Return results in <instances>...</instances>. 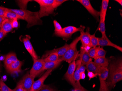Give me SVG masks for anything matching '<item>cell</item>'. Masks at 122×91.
<instances>
[{"mask_svg":"<svg viewBox=\"0 0 122 91\" xmlns=\"http://www.w3.org/2000/svg\"><path fill=\"white\" fill-rule=\"evenodd\" d=\"M109 0H102V5H101V11L100 12L99 17L101 18L104 21L106 19V14L109 5Z\"/></svg>","mask_w":122,"mask_h":91,"instance_id":"d6986e66","label":"cell"},{"mask_svg":"<svg viewBox=\"0 0 122 91\" xmlns=\"http://www.w3.org/2000/svg\"><path fill=\"white\" fill-rule=\"evenodd\" d=\"M80 33V41L81 43V47H83L86 45H90V37L91 35L90 33L89 28H87L86 32H85L84 31H82Z\"/></svg>","mask_w":122,"mask_h":91,"instance_id":"7c38bea8","label":"cell"},{"mask_svg":"<svg viewBox=\"0 0 122 91\" xmlns=\"http://www.w3.org/2000/svg\"><path fill=\"white\" fill-rule=\"evenodd\" d=\"M52 71V70H47V71L41 77V78L38 79L37 80L35 81L33 83L30 91H38L41 89L44 85V82Z\"/></svg>","mask_w":122,"mask_h":91,"instance_id":"ba28073f","label":"cell"},{"mask_svg":"<svg viewBox=\"0 0 122 91\" xmlns=\"http://www.w3.org/2000/svg\"><path fill=\"white\" fill-rule=\"evenodd\" d=\"M98 47L92 48L87 53L88 55L91 58L95 59L96 54L97 50Z\"/></svg>","mask_w":122,"mask_h":91,"instance_id":"d6a6232c","label":"cell"},{"mask_svg":"<svg viewBox=\"0 0 122 91\" xmlns=\"http://www.w3.org/2000/svg\"><path fill=\"white\" fill-rule=\"evenodd\" d=\"M79 57L81 63L84 65H86L89 62L92 61V58L88 55L87 53L81 47V48Z\"/></svg>","mask_w":122,"mask_h":91,"instance_id":"9a60e30c","label":"cell"},{"mask_svg":"<svg viewBox=\"0 0 122 91\" xmlns=\"http://www.w3.org/2000/svg\"><path fill=\"white\" fill-rule=\"evenodd\" d=\"M98 74H95L92 72H88L87 76L88 78H89V80L92 79L98 76Z\"/></svg>","mask_w":122,"mask_h":91,"instance_id":"f35d334b","label":"cell"},{"mask_svg":"<svg viewBox=\"0 0 122 91\" xmlns=\"http://www.w3.org/2000/svg\"><path fill=\"white\" fill-rule=\"evenodd\" d=\"M6 34V33H5L2 30L1 28H0V41L5 37Z\"/></svg>","mask_w":122,"mask_h":91,"instance_id":"60d3db41","label":"cell"},{"mask_svg":"<svg viewBox=\"0 0 122 91\" xmlns=\"http://www.w3.org/2000/svg\"><path fill=\"white\" fill-rule=\"evenodd\" d=\"M10 9L27 22V27L28 28L42 24V20L40 18L38 12H32L26 10Z\"/></svg>","mask_w":122,"mask_h":91,"instance_id":"7a4b0ae2","label":"cell"},{"mask_svg":"<svg viewBox=\"0 0 122 91\" xmlns=\"http://www.w3.org/2000/svg\"><path fill=\"white\" fill-rule=\"evenodd\" d=\"M26 39L27 44L28 45L29 48V54L31 55L33 58L35 59H38V56L37 55L36 53L35 52L34 48H33V46L31 43L29 36L27 35H26Z\"/></svg>","mask_w":122,"mask_h":91,"instance_id":"cb8c5ba5","label":"cell"},{"mask_svg":"<svg viewBox=\"0 0 122 91\" xmlns=\"http://www.w3.org/2000/svg\"><path fill=\"white\" fill-rule=\"evenodd\" d=\"M86 74L85 72L80 73V79H84L85 78Z\"/></svg>","mask_w":122,"mask_h":91,"instance_id":"ee69618b","label":"cell"},{"mask_svg":"<svg viewBox=\"0 0 122 91\" xmlns=\"http://www.w3.org/2000/svg\"><path fill=\"white\" fill-rule=\"evenodd\" d=\"M99 81L100 82V86L99 91H110L106 83V81Z\"/></svg>","mask_w":122,"mask_h":91,"instance_id":"4dcf8cb0","label":"cell"},{"mask_svg":"<svg viewBox=\"0 0 122 91\" xmlns=\"http://www.w3.org/2000/svg\"><path fill=\"white\" fill-rule=\"evenodd\" d=\"M6 9L7 8L0 6V16L5 17V13Z\"/></svg>","mask_w":122,"mask_h":91,"instance_id":"ab89813d","label":"cell"},{"mask_svg":"<svg viewBox=\"0 0 122 91\" xmlns=\"http://www.w3.org/2000/svg\"><path fill=\"white\" fill-rule=\"evenodd\" d=\"M53 24L55 27V34L56 36H57L62 32L63 28L61 26L60 24L56 20L53 21Z\"/></svg>","mask_w":122,"mask_h":91,"instance_id":"f1b7e54d","label":"cell"},{"mask_svg":"<svg viewBox=\"0 0 122 91\" xmlns=\"http://www.w3.org/2000/svg\"><path fill=\"white\" fill-rule=\"evenodd\" d=\"M76 62V69L74 73V78L75 81L76 82H80V72L79 68L81 64V60L80 59L77 60L75 61Z\"/></svg>","mask_w":122,"mask_h":91,"instance_id":"d4e9b609","label":"cell"},{"mask_svg":"<svg viewBox=\"0 0 122 91\" xmlns=\"http://www.w3.org/2000/svg\"><path fill=\"white\" fill-rule=\"evenodd\" d=\"M33 64L29 73L31 76L35 78L43 71L42 69L45 62L43 58L41 59L33 58Z\"/></svg>","mask_w":122,"mask_h":91,"instance_id":"8992f818","label":"cell"},{"mask_svg":"<svg viewBox=\"0 0 122 91\" xmlns=\"http://www.w3.org/2000/svg\"><path fill=\"white\" fill-rule=\"evenodd\" d=\"M80 39L81 36L80 35L72 42L69 45V48L64 55L60 57V60L62 62L65 61L69 63L75 61L79 55V52L77 49V45L78 42L80 41Z\"/></svg>","mask_w":122,"mask_h":91,"instance_id":"3957f363","label":"cell"},{"mask_svg":"<svg viewBox=\"0 0 122 91\" xmlns=\"http://www.w3.org/2000/svg\"><path fill=\"white\" fill-rule=\"evenodd\" d=\"M66 1H67V0H54L52 4L53 7L55 9L59 6L60 5H61L62 3Z\"/></svg>","mask_w":122,"mask_h":91,"instance_id":"836d02e7","label":"cell"},{"mask_svg":"<svg viewBox=\"0 0 122 91\" xmlns=\"http://www.w3.org/2000/svg\"><path fill=\"white\" fill-rule=\"evenodd\" d=\"M0 91H13V90L10 88L3 81L0 79Z\"/></svg>","mask_w":122,"mask_h":91,"instance_id":"1f68e13d","label":"cell"},{"mask_svg":"<svg viewBox=\"0 0 122 91\" xmlns=\"http://www.w3.org/2000/svg\"><path fill=\"white\" fill-rule=\"evenodd\" d=\"M98 30L102 34V37H107L106 35V27H105V21H104L101 18H99V24L98 27Z\"/></svg>","mask_w":122,"mask_h":91,"instance_id":"484cf974","label":"cell"},{"mask_svg":"<svg viewBox=\"0 0 122 91\" xmlns=\"http://www.w3.org/2000/svg\"><path fill=\"white\" fill-rule=\"evenodd\" d=\"M22 65V62L20 60L17 61L12 63L9 67L6 68L7 72L10 74L20 72L21 66Z\"/></svg>","mask_w":122,"mask_h":91,"instance_id":"5bb4252c","label":"cell"},{"mask_svg":"<svg viewBox=\"0 0 122 91\" xmlns=\"http://www.w3.org/2000/svg\"><path fill=\"white\" fill-rule=\"evenodd\" d=\"M94 62L100 67H107L109 64V60L106 57L96 59H94Z\"/></svg>","mask_w":122,"mask_h":91,"instance_id":"603a6c76","label":"cell"},{"mask_svg":"<svg viewBox=\"0 0 122 91\" xmlns=\"http://www.w3.org/2000/svg\"><path fill=\"white\" fill-rule=\"evenodd\" d=\"M75 61H73L69 64L67 71L64 75V78L73 87L76 85V82L74 79V73L76 69Z\"/></svg>","mask_w":122,"mask_h":91,"instance_id":"52a82bcc","label":"cell"},{"mask_svg":"<svg viewBox=\"0 0 122 91\" xmlns=\"http://www.w3.org/2000/svg\"><path fill=\"white\" fill-rule=\"evenodd\" d=\"M99 38L95 36V34L91 35L90 37V45L92 48L97 47L98 44Z\"/></svg>","mask_w":122,"mask_h":91,"instance_id":"f546056e","label":"cell"},{"mask_svg":"<svg viewBox=\"0 0 122 91\" xmlns=\"http://www.w3.org/2000/svg\"><path fill=\"white\" fill-rule=\"evenodd\" d=\"M107 52L104 50L102 48L98 47L97 50L96 54L94 59L98 58H104L105 57Z\"/></svg>","mask_w":122,"mask_h":91,"instance_id":"83f0119b","label":"cell"},{"mask_svg":"<svg viewBox=\"0 0 122 91\" xmlns=\"http://www.w3.org/2000/svg\"></svg>","mask_w":122,"mask_h":91,"instance_id":"7dc6e473","label":"cell"},{"mask_svg":"<svg viewBox=\"0 0 122 91\" xmlns=\"http://www.w3.org/2000/svg\"><path fill=\"white\" fill-rule=\"evenodd\" d=\"M74 88V91H88L81 86L80 82H76V85Z\"/></svg>","mask_w":122,"mask_h":91,"instance_id":"e575fe53","label":"cell"},{"mask_svg":"<svg viewBox=\"0 0 122 91\" xmlns=\"http://www.w3.org/2000/svg\"><path fill=\"white\" fill-rule=\"evenodd\" d=\"M60 57L56 53H53L49 54L45 58H43L45 62H56L59 59Z\"/></svg>","mask_w":122,"mask_h":91,"instance_id":"4316f807","label":"cell"},{"mask_svg":"<svg viewBox=\"0 0 122 91\" xmlns=\"http://www.w3.org/2000/svg\"><path fill=\"white\" fill-rule=\"evenodd\" d=\"M85 29V27L83 26H81L79 28L73 26H68L63 28L62 32L57 36L68 39L70 38L75 33L84 31Z\"/></svg>","mask_w":122,"mask_h":91,"instance_id":"5b68a950","label":"cell"},{"mask_svg":"<svg viewBox=\"0 0 122 91\" xmlns=\"http://www.w3.org/2000/svg\"><path fill=\"white\" fill-rule=\"evenodd\" d=\"M115 1L118 3L119 4L122 6V0H115Z\"/></svg>","mask_w":122,"mask_h":91,"instance_id":"bcb514c9","label":"cell"},{"mask_svg":"<svg viewBox=\"0 0 122 91\" xmlns=\"http://www.w3.org/2000/svg\"><path fill=\"white\" fill-rule=\"evenodd\" d=\"M23 42L24 44L25 47L26 48V50L27 51V52H29V48L28 45L27 44V42L26 40V38H24L23 39Z\"/></svg>","mask_w":122,"mask_h":91,"instance_id":"b9f144b4","label":"cell"},{"mask_svg":"<svg viewBox=\"0 0 122 91\" xmlns=\"http://www.w3.org/2000/svg\"><path fill=\"white\" fill-rule=\"evenodd\" d=\"M11 24V20L5 18L3 22L1 25V29L5 33L10 32L13 30Z\"/></svg>","mask_w":122,"mask_h":91,"instance_id":"ac0fdd59","label":"cell"},{"mask_svg":"<svg viewBox=\"0 0 122 91\" xmlns=\"http://www.w3.org/2000/svg\"><path fill=\"white\" fill-rule=\"evenodd\" d=\"M69 47V44L66 43L64 46L59 48L54 49L52 50L49 51L46 53L45 55H44L42 57V58H44L46 57L49 54L51 53H56L59 55L60 57H62L64 55L66 51L68 49Z\"/></svg>","mask_w":122,"mask_h":91,"instance_id":"4fadbf2b","label":"cell"},{"mask_svg":"<svg viewBox=\"0 0 122 91\" xmlns=\"http://www.w3.org/2000/svg\"></svg>","mask_w":122,"mask_h":91,"instance_id":"681fc988","label":"cell"},{"mask_svg":"<svg viewBox=\"0 0 122 91\" xmlns=\"http://www.w3.org/2000/svg\"><path fill=\"white\" fill-rule=\"evenodd\" d=\"M5 19V17L0 16V28H1V25H2V23Z\"/></svg>","mask_w":122,"mask_h":91,"instance_id":"f6af8a7d","label":"cell"},{"mask_svg":"<svg viewBox=\"0 0 122 91\" xmlns=\"http://www.w3.org/2000/svg\"><path fill=\"white\" fill-rule=\"evenodd\" d=\"M11 24H12L13 29L18 28L19 24L17 19H14L11 20Z\"/></svg>","mask_w":122,"mask_h":91,"instance_id":"74e56055","label":"cell"},{"mask_svg":"<svg viewBox=\"0 0 122 91\" xmlns=\"http://www.w3.org/2000/svg\"><path fill=\"white\" fill-rule=\"evenodd\" d=\"M5 17L7 19L10 20H13L14 19H23V18L21 16L16 14L15 13L11 11L10 9L7 8L6 10L5 13Z\"/></svg>","mask_w":122,"mask_h":91,"instance_id":"44dd1931","label":"cell"},{"mask_svg":"<svg viewBox=\"0 0 122 91\" xmlns=\"http://www.w3.org/2000/svg\"><path fill=\"white\" fill-rule=\"evenodd\" d=\"M35 1L39 4L40 10L38 13L40 18L53 13L55 10L52 7L54 0H35Z\"/></svg>","mask_w":122,"mask_h":91,"instance_id":"277c9868","label":"cell"},{"mask_svg":"<svg viewBox=\"0 0 122 91\" xmlns=\"http://www.w3.org/2000/svg\"><path fill=\"white\" fill-rule=\"evenodd\" d=\"M62 61L59 59L58 61L56 62H45L44 64L42 71L48 70H52L56 69L61 64Z\"/></svg>","mask_w":122,"mask_h":91,"instance_id":"e0dca14e","label":"cell"},{"mask_svg":"<svg viewBox=\"0 0 122 91\" xmlns=\"http://www.w3.org/2000/svg\"><path fill=\"white\" fill-rule=\"evenodd\" d=\"M98 46L102 47L105 46H111L117 49L121 52H122V48L110 41L107 37L106 38H99Z\"/></svg>","mask_w":122,"mask_h":91,"instance_id":"8fae6325","label":"cell"},{"mask_svg":"<svg viewBox=\"0 0 122 91\" xmlns=\"http://www.w3.org/2000/svg\"><path fill=\"white\" fill-rule=\"evenodd\" d=\"M76 1L81 3L97 21H99L100 12L97 11L92 7L89 0H77Z\"/></svg>","mask_w":122,"mask_h":91,"instance_id":"30bf717a","label":"cell"},{"mask_svg":"<svg viewBox=\"0 0 122 91\" xmlns=\"http://www.w3.org/2000/svg\"><path fill=\"white\" fill-rule=\"evenodd\" d=\"M86 69V66L84 65H83V64L81 63V66H80V68H79V72H80V73L85 72Z\"/></svg>","mask_w":122,"mask_h":91,"instance_id":"7bdbcfd3","label":"cell"},{"mask_svg":"<svg viewBox=\"0 0 122 91\" xmlns=\"http://www.w3.org/2000/svg\"><path fill=\"white\" fill-rule=\"evenodd\" d=\"M18 60V59L15 53H11L7 55L4 61V64L5 68L9 67L10 65L15 62Z\"/></svg>","mask_w":122,"mask_h":91,"instance_id":"2e32d148","label":"cell"},{"mask_svg":"<svg viewBox=\"0 0 122 91\" xmlns=\"http://www.w3.org/2000/svg\"><path fill=\"white\" fill-rule=\"evenodd\" d=\"M101 67L92 61L89 62L86 65V69L87 72H92L95 74H98Z\"/></svg>","mask_w":122,"mask_h":91,"instance_id":"ffe728a7","label":"cell"},{"mask_svg":"<svg viewBox=\"0 0 122 91\" xmlns=\"http://www.w3.org/2000/svg\"><path fill=\"white\" fill-rule=\"evenodd\" d=\"M38 91H57V90L47 85H44L43 87Z\"/></svg>","mask_w":122,"mask_h":91,"instance_id":"d590c367","label":"cell"},{"mask_svg":"<svg viewBox=\"0 0 122 91\" xmlns=\"http://www.w3.org/2000/svg\"><path fill=\"white\" fill-rule=\"evenodd\" d=\"M13 91H26L22 87L20 82L18 83L17 86L15 89L13 90Z\"/></svg>","mask_w":122,"mask_h":91,"instance_id":"8d00e7d4","label":"cell"},{"mask_svg":"<svg viewBox=\"0 0 122 91\" xmlns=\"http://www.w3.org/2000/svg\"><path fill=\"white\" fill-rule=\"evenodd\" d=\"M109 74V70L107 67H101L98 72L99 80L106 81Z\"/></svg>","mask_w":122,"mask_h":91,"instance_id":"7402d4cb","label":"cell"},{"mask_svg":"<svg viewBox=\"0 0 122 91\" xmlns=\"http://www.w3.org/2000/svg\"></svg>","mask_w":122,"mask_h":91,"instance_id":"c3c4849f","label":"cell"},{"mask_svg":"<svg viewBox=\"0 0 122 91\" xmlns=\"http://www.w3.org/2000/svg\"><path fill=\"white\" fill-rule=\"evenodd\" d=\"M107 68L109 74L106 83L109 89H111L117 83L122 80V59H119L111 62Z\"/></svg>","mask_w":122,"mask_h":91,"instance_id":"6da1fadb","label":"cell"},{"mask_svg":"<svg viewBox=\"0 0 122 91\" xmlns=\"http://www.w3.org/2000/svg\"><path fill=\"white\" fill-rule=\"evenodd\" d=\"M35 79L34 77L30 75L29 72H27L19 82L21 84L22 87L25 90L30 91L33 83L35 82Z\"/></svg>","mask_w":122,"mask_h":91,"instance_id":"9c48e42d","label":"cell"}]
</instances>
